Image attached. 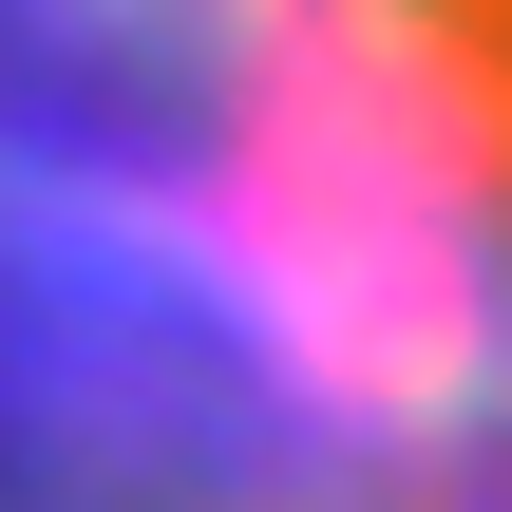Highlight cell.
<instances>
[{"instance_id":"obj_1","label":"cell","mask_w":512,"mask_h":512,"mask_svg":"<svg viewBox=\"0 0 512 512\" xmlns=\"http://www.w3.org/2000/svg\"><path fill=\"white\" fill-rule=\"evenodd\" d=\"M0 512H512V0H0Z\"/></svg>"}]
</instances>
